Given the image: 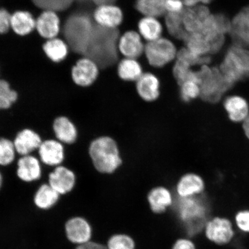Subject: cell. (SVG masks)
Masks as SVG:
<instances>
[{
	"label": "cell",
	"instance_id": "1",
	"mask_svg": "<svg viewBox=\"0 0 249 249\" xmlns=\"http://www.w3.org/2000/svg\"><path fill=\"white\" fill-rule=\"evenodd\" d=\"M119 29H107L95 25L85 55L91 59L100 69L113 67L119 60Z\"/></svg>",
	"mask_w": 249,
	"mask_h": 249
},
{
	"label": "cell",
	"instance_id": "2",
	"mask_svg": "<svg viewBox=\"0 0 249 249\" xmlns=\"http://www.w3.org/2000/svg\"><path fill=\"white\" fill-rule=\"evenodd\" d=\"M173 207L189 236H195L204 230L210 213L207 198L203 195L191 198L176 196Z\"/></svg>",
	"mask_w": 249,
	"mask_h": 249
},
{
	"label": "cell",
	"instance_id": "3",
	"mask_svg": "<svg viewBox=\"0 0 249 249\" xmlns=\"http://www.w3.org/2000/svg\"><path fill=\"white\" fill-rule=\"evenodd\" d=\"M89 155L93 166L99 173L113 174L124 162L122 152L117 140L110 136L95 139L89 145Z\"/></svg>",
	"mask_w": 249,
	"mask_h": 249
},
{
	"label": "cell",
	"instance_id": "4",
	"mask_svg": "<svg viewBox=\"0 0 249 249\" xmlns=\"http://www.w3.org/2000/svg\"><path fill=\"white\" fill-rule=\"evenodd\" d=\"M95 25L92 15L86 12H76L67 18L62 33L71 51L85 55Z\"/></svg>",
	"mask_w": 249,
	"mask_h": 249
},
{
	"label": "cell",
	"instance_id": "5",
	"mask_svg": "<svg viewBox=\"0 0 249 249\" xmlns=\"http://www.w3.org/2000/svg\"><path fill=\"white\" fill-rule=\"evenodd\" d=\"M200 79V98L202 101L216 104L234 85L229 82L219 68L205 65L198 70Z\"/></svg>",
	"mask_w": 249,
	"mask_h": 249
},
{
	"label": "cell",
	"instance_id": "6",
	"mask_svg": "<svg viewBox=\"0 0 249 249\" xmlns=\"http://www.w3.org/2000/svg\"><path fill=\"white\" fill-rule=\"evenodd\" d=\"M219 69L233 85L249 79V50L244 47L233 45L227 50Z\"/></svg>",
	"mask_w": 249,
	"mask_h": 249
},
{
	"label": "cell",
	"instance_id": "7",
	"mask_svg": "<svg viewBox=\"0 0 249 249\" xmlns=\"http://www.w3.org/2000/svg\"><path fill=\"white\" fill-rule=\"evenodd\" d=\"M178 51L171 40L161 37L146 43L144 54L151 67L161 68L176 60Z\"/></svg>",
	"mask_w": 249,
	"mask_h": 249
},
{
	"label": "cell",
	"instance_id": "8",
	"mask_svg": "<svg viewBox=\"0 0 249 249\" xmlns=\"http://www.w3.org/2000/svg\"><path fill=\"white\" fill-rule=\"evenodd\" d=\"M100 68L94 61L86 56L78 60L71 71V78L77 86L87 87L97 80Z\"/></svg>",
	"mask_w": 249,
	"mask_h": 249
},
{
	"label": "cell",
	"instance_id": "9",
	"mask_svg": "<svg viewBox=\"0 0 249 249\" xmlns=\"http://www.w3.org/2000/svg\"><path fill=\"white\" fill-rule=\"evenodd\" d=\"M205 189L203 178L198 174L188 172L177 180L174 191L177 197L191 198L203 195Z\"/></svg>",
	"mask_w": 249,
	"mask_h": 249
},
{
	"label": "cell",
	"instance_id": "10",
	"mask_svg": "<svg viewBox=\"0 0 249 249\" xmlns=\"http://www.w3.org/2000/svg\"><path fill=\"white\" fill-rule=\"evenodd\" d=\"M65 232L68 240L75 245L91 241L93 235L92 227L88 220L79 216L71 217L67 221Z\"/></svg>",
	"mask_w": 249,
	"mask_h": 249
},
{
	"label": "cell",
	"instance_id": "11",
	"mask_svg": "<svg viewBox=\"0 0 249 249\" xmlns=\"http://www.w3.org/2000/svg\"><path fill=\"white\" fill-rule=\"evenodd\" d=\"M205 235L217 245H226L233 236L232 226L226 218L216 217L208 221L204 229Z\"/></svg>",
	"mask_w": 249,
	"mask_h": 249
},
{
	"label": "cell",
	"instance_id": "12",
	"mask_svg": "<svg viewBox=\"0 0 249 249\" xmlns=\"http://www.w3.org/2000/svg\"><path fill=\"white\" fill-rule=\"evenodd\" d=\"M92 17L98 26L115 29L122 24L124 14L122 9L115 4H103L96 6Z\"/></svg>",
	"mask_w": 249,
	"mask_h": 249
},
{
	"label": "cell",
	"instance_id": "13",
	"mask_svg": "<svg viewBox=\"0 0 249 249\" xmlns=\"http://www.w3.org/2000/svg\"><path fill=\"white\" fill-rule=\"evenodd\" d=\"M176 195L166 186L158 185L149 190L147 200L152 213L161 214L173 206Z\"/></svg>",
	"mask_w": 249,
	"mask_h": 249
},
{
	"label": "cell",
	"instance_id": "14",
	"mask_svg": "<svg viewBox=\"0 0 249 249\" xmlns=\"http://www.w3.org/2000/svg\"><path fill=\"white\" fill-rule=\"evenodd\" d=\"M229 34L233 45L247 48L249 47V5L233 18Z\"/></svg>",
	"mask_w": 249,
	"mask_h": 249
},
{
	"label": "cell",
	"instance_id": "15",
	"mask_svg": "<svg viewBox=\"0 0 249 249\" xmlns=\"http://www.w3.org/2000/svg\"><path fill=\"white\" fill-rule=\"evenodd\" d=\"M142 37L135 31H127L121 35L118 51L124 58L136 59L144 53L145 45Z\"/></svg>",
	"mask_w": 249,
	"mask_h": 249
},
{
	"label": "cell",
	"instance_id": "16",
	"mask_svg": "<svg viewBox=\"0 0 249 249\" xmlns=\"http://www.w3.org/2000/svg\"><path fill=\"white\" fill-rule=\"evenodd\" d=\"M137 93L146 102L157 101L160 96V82L154 73L145 72L136 82Z\"/></svg>",
	"mask_w": 249,
	"mask_h": 249
},
{
	"label": "cell",
	"instance_id": "17",
	"mask_svg": "<svg viewBox=\"0 0 249 249\" xmlns=\"http://www.w3.org/2000/svg\"><path fill=\"white\" fill-rule=\"evenodd\" d=\"M211 14L205 5H198L186 7L182 14L183 26L188 34L200 32L205 20Z\"/></svg>",
	"mask_w": 249,
	"mask_h": 249
},
{
	"label": "cell",
	"instance_id": "18",
	"mask_svg": "<svg viewBox=\"0 0 249 249\" xmlns=\"http://www.w3.org/2000/svg\"><path fill=\"white\" fill-rule=\"evenodd\" d=\"M40 36L46 40L57 38L61 31L57 12L43 11L36 19V29Z\"/></svg>",
	"mask_w": 249,
	"mask_h": 249
},
{
	"label": "cell",
	"instance_id": "19",
	"mask_svg": "<svg viewBox=\"0 0 249 249\" xmlns=\"http://www.w3.org/2000/svg\"><path fill=\"white\" fill-rule=\"evenodd\" d=\"M75 181L73 171L63 166H57L49 175V184L60 195L70 192L75 185Z\"/></svg>",
	"mask_w": 249,
	"mask_h": 249
},
{
	"label": "cell",
	"instance_id": "20",
	"mask_svg": "<svg viewBox=\"0 0 249 249\" xmlns=\"http://www.w3.org/2000/svg\"><path fill=\"white\" fill-rule=\"evenodd\" d=\"M39 155L43 163L49 166H59L64 158L63 146L60 142L48 140L40 144Z\"/></svg>",
	"mask_w": 249,
	"mask_h": 249
},
{
	"label": "cell",
	"instance_id": "21",
	"mask_svg": "<svg viewBox=\"0 0 249 249\" xmlns=\"http://www.w3.org/2000/svg\"><path fill=\"white\" fill-rule=\"evenodd\" d=\"M223 105L229 119L233 123H243L249 115L248 103L240 96H229L224 101Z\"/></svg>",
	"mask_w": 249,
	"mask_h": 249
},
{
	"label": "cell",
	"instance_id": "22",
	"mask_svg": "<svg viewBox=\"0 0 249 249\" xmlns=\"http://www.w3.org/2000/svg\"><path fill=\"white\" fill-rule=\"evenodd\" d=\"M42 142L38 133L32 130L26 129L18 134L14 144L18 153L26 156L38 149Z\"/></svg>",
	"mask_w": 249,
	"mask_h": 249
},
{
	"label": "cell",
	"instance_id": "23",
	"mask_svg": "<svg viewBox=\"0 0 249 249\" xmlns=\"http://www.w3.org/2000/svg\"><path fill=\"white\" fill-rule=\"evenodd\" d=\"M17 174L18 178L25 182H32L41 176L39 161L31 155L23 156L18 163Z\"/></svg>",
	"mask_w": 249,
	"mask_h": 249
},
{
	"label": "cell",
	"instance_id": "24",
	"mask_svg": "<svg viewBox=\"0 0 249 249\" xmlns=\"http://www.w3.org/2000/svg\"><path fill=\"white\" fill-rule=\"evenodd\" d=\"M36 29V19L30 12L18 11L11 14V29L20 36H26Z\"/></svg>",
	"mask_w": 249,
	"mask_h": 249
},
{
	"label": "cell",
	"instance_id": "25",
	"mask_svg": "<svg viewBox=\"0 0 249 249\" xmlns=\"http://www.w3.org/2000/svg\"><path fill=\"white\" fill-rule=\"evenodd\" d=\"M163 30L162 24L157 18L144 17L138 23V33L147 42L162 37Z\"/></svg>",
	"mask_w": 249,
	"mask_h": 249
},
{
	"label": "cell",
	"instance_id": "26",
	"mask_svg": "<svg viewBox=\"0 0 249 249\" xmlns=\"http://www.w3.org/2000/svg\"><path fill=\"white\" fill-rule=\"evenodd\" d=\"M117 73L120 79L124 82H136L144 72L138 60L124 58L118 62Z\"/></svg>",
	"mask_w": 249,
	"mask_h": 249
},
{
	"label": "cell",
	"instance_id": "27",
	"mask_svg": "<svg viewBox=\"0 0 249 249\" xmlns=\"http://www.w3.org/2000/svg\"><path fill=\"white\" fill-rule=\"evenodd\" d=\"M55 135L59 141L71 144L77 138V130L74 124L65 117L56 118L53 124Z\"/></svg>",
	"mask_w": 249,
	"mask_h": 249
},
{
	"label": "cell",
	"instance_id": "28",
	"mask_svg": "<svg viewBox=\"0 0 249 249\" xmlns=\"http://www.w3.org/2000/svg\"><path fill=\"white\" fill-rule=\"evenodd\" d=\"M65 40L54 38L46 40L43 50L47 57L54 62H60L67 57L70 50Z\"/></svg>",
	"mask_w": 249,
	"mask_h": 249
},
{
	"label": "cell",
	"instance_id": "29",
	"mask_svg": "<svg viewBox=\"0 0 249 249\" xmlns=\"http://www.w3.org/2000/svg\"><path fill=\"white\" fill-rule=\"evenodd\" d=\"M166 0H136L135 8L144 17L159 18L166 14Z\"/></svg>",
	"mask_w": 249,
	"mask_h": 249
},
{
	"label": "cell",
	"instance_id": "30",
	"mask_svg": "<svg viewBox=\"0 0 249 249\" xmlns=\"http://www.w3.org/2000/svg\"><path fill=\"white\" fill-rule=\"evenodd\" d=\"M60 194L49 184L40 187L34 197V203L39 209L46 210L57 203Z\"/></svg>",
	"mask_w": 249,
	"mask_h": 249
},
{
	"label": "cell",
	"instance_id": "31",
	"mask_svg": "<svg viewBox=\"0 0 249 249\" xmlns=\"http://www.w3.org/2000/svg\"><path fill=\"white\" fill-rule=\"evenodd\" d=\"M184 43L185 48L196 55L207 57L212 54L210 42L200 34H189Z\"/></svg>",
	"mask_w": 249,
	"mask_h": 249
},
{
	"label": "cell",
	"instance_id": "32",
	"mask_svg": "<svg viewBox=\"0 0 249 249\" xmlns=\"http://www.w3.org/2000/svg\"><path fill=\"white\" fill-rule=\"evenodd\" d=\"M182 14L183 12L179 14L167 13L164 16L165 24L170 36L184 42L189 34L183 26Z\"/></svg>",
	"mask_w": 249,
	"mask_h": 249
},
{
	"label": "cell",
	"instance_id": "33",
	"mask_svg": "<svg viewBox=\"0 0 249 249\" xmlns=\"http://www.w3.org/2000/svg\"><path fill=\"white\" fill-rule=\"evenodd\" d=\"M173 73L178 86L188 81H193L200 85V79L198 71H194L192 68L178 60H176Z\"/></svg>",
	"mask_w": 249,
	"mask_h": 249
},
{
	"label": "cell",
	"instance_id": "34",
	"mask_svg": "<svg viewBox=\"0 0 249 249\" xmlns=\"http://www.w3.org/2000/svg\"><path fill=\"white\" fill-rule=\"evenodd\" d=\"M176 60L182 62L191 68L196 66L201 67L205 65H209L211 58L210 56L201 57V56L196 55L185 47L178 51Z\"/></svg>",
	"mask_w": 249,
	"mask_h": 249
},
{
	"label": "cell",
	"instance_id": "35",
	"mask_svg": "<svg viewBox=\"0 0 249 249\" xmlns=\"http://www.w3.org/2000/svg\"><path fill=\"white\" fill-rule=\"evenodd\" d=\"M36 7L43 11L60 12L70 8L74 2L73 0H31Z\"/></svg>",
	"mask_w": 249,
	"mask_h": 249
},
{
	"label": "cell",
	"instance_id": "36",
	"mask_svg": "<svg viewBox=\"0 0 249 249\" xmlns=\"http://www.w3.org/2000/svg\"><path fill=\"white\" fill-rule=\"evenodd\" d=\"M18 96L7 81L0 79V110L10 107L17 101Z\"/></svg>",
	"mask_w": 249,
	"mask_h": 249
},
{
	"label": "cell",
	"instance_id": "37",
	"mask_svg": "<svg viewBox=\"0 0 249 249\" xmlns=\"http://www.w3.org/2000/svg\"><path fill=\"white\" fill-rule=\"evenodd\" d=\"M179 87V96L182 102L189 103L200 98V87L198 83L188 81Z\"/></svg>",
	"mask_w": 249,
	"mask_h": 249
},
{
	"label": "cell",
	"instance_id": "38",
	"mask_svg": "<svg viewBox=\"0 0 249 249\" xmlns=\"http://www.w3.org/2000/svg\"><path fill=\"white\" fill-rule=\"evenodd\" d=\"M108 249H135V242L129 235L117 233L112 235L107 242Z\"/></svg>",
	"mask_w": 249,
	"mask_h": 249
},
{
	"label": "cell",
	"instance_id": "39",
	"mask_svg": "<svg viewBox=\"0 0 249 249\" xmlns=\"http://www.w3.org/2000/svg\"><path fill=\"white\" fill-rule=\"evenodd\" d=\"M15 152L14 142L7 139H0V165L11 164L14 160Z\"/></svg>",
	"mask_w": 249,
	"mask_h": 249
},
{
	"label": "cell",
	"instance_id": "40",
	"mask_svg": "<svg viewBox=\"0 0 249 249\" xmlns=\"http://www.w3.org/2000/svg\"><path fill=\"white\" fill-rule=\"evenodd\" d=\"M11 14L3 8H0V35L7 33L11 29Z\"/></svg>",
	"mask_w": 249,
	"mask_h": 249
},
{
	"label": "cell",
	"instance_id": "41",
	"mask_svg": "<svg viewBox=\"0 0 249 249\" xmlns=\"http://www.w3.org/2000/svg\"><path fill=\"white\" fill-rule=\"evenodd\" d=\"M235 222L238 228L242 231L249 232V211L239 212L236 214Z\"/></svg>",
	"mask_w": 249,
	"mask_h": 249
},
{
	"label": "cell",
	"instance_id": "42",
	"mask_svg": "<svg viewBox=\"0 0 249 249\" xmlns=\"http://www.w3.org/2000/svg\"><path fill=\"white\" fill-rule=\"evenodd\" d=\"M165 7L167 13L171 14L182 13L186 8L182 0H166Z\"/></svg>",
	"mask_w": 249,
	"mask_h": 249
},
{
	"label": "cell",
	"instance_id": "43",
	"mask_svg": "<svg viewBox=\"0 0 249 249\" xmlns=\"http://www.w3.org/2000/svg\"><path fill=\"white\" fill-rule=\"evenodd\" d=\"M172 249H196L194 243L189 239H178L173 246Z\"/></svg>",
	"mask_w": 249,
	"mask_h": 249
},
{
	"label": "cell",
	"instance_id": "44",
	"mask_svg": "<svg viewBox=\"0 0 249 249\" xmlns=\"http://www.w3.org/2000/svg\"><path fill=\"white\" fill-rule=\"evenodd\" d=\"M74 249H108L107 246L101 243L91 241L85 244L77 245Z\"/></svg>",
	"mask_w": 249,
	"mask_h": 249
},
{
	"label": "cell",
	"instance_id": "45",
	"mask_svg": "<svg viewBox=\"0 0 249 249\" xmlns=\"http://www.w3.org/2000/svg\"><path fill=\"white\" fill-rule=\"evenodd\" d=\"M213 0H182L185 7H192L198 5H205L210 4Z\"/></svg>",
	"mask_w": 249,
	"mask_h": 249
},
{
	"label": "cell",
	"instance_id": "46",
	"mask_svg": "<svg viewBox=\"0 0 249 249\" xmlns=\"http://www.w3.org/2000/svg\"><path fill=\"white\" fill-rule=\"evenodd\" d=\"M88 1H91L93 4L98 6L103 4H115L117 0H88Z\"/></svg>",
	"mask_w": 249,
	"mask_h": 249
},
{
	"label": "cell",
	"instance_id": "47",
	"mask_svg": "<svg viewBox=\"0 0 249 249\" xmlns=\"http://www.w3.org/2000/svg\"><path fill=\"white\" fill-rule=\"evenodd\" d=\"M242 127L245 136L249 140V115L242 123Z\"/></svg>",
	"mask_w": 249,
	"mask_h": 249
},
{
	"label": "cell",
	"instance_id": "48",
	"mask_svg": "<svg viewBox=\"0 0 249 249\" xmlns=\"http://www.w3.org/2000/svg\"><path fill=\"white\" fill-rule=\"evenodd\" d=\"M2 182V178L1 173H0V188H1Z\"/></svg>",
	"mask_w": 249,
	"mask_h": 249
},
{
	"label": "cell",
	"instance_id": "49",
	"mask_svg": "<svg viewBox=\"0 0 249 249\" xmlns=\"http://www.w3.org/2000/svg\"><path fill=\"white\" fill-rule=\"evenodd\" d=\"M73 1H75V0H73ZM77 1H88V0H77Z\"/></svg>",
	"mask_w": 249,
	"mask_h": 249
}]
</instances>
